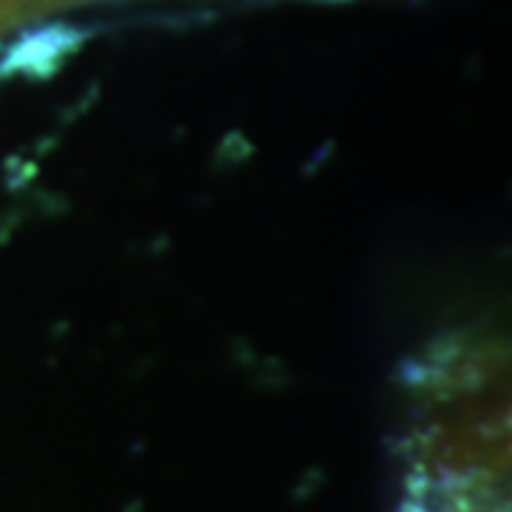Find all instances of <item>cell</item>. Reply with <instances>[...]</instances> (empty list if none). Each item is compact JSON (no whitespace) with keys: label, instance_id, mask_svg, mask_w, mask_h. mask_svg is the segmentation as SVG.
<instances>
[{"label":"cell","instance_id":"cell-1","mask_svg":"<svg viewBox=\"0 0 512 512\" xmlns=\"http://www.w3.org/2000/svg\"><path fill=\"white\" fill-rule=\"evenodd\" d=\"M74 3H86V0H0V35L37 15H46L60 6H74Z\"/></svg>","mask_w":512,"mask_h":512}]
</instances>
